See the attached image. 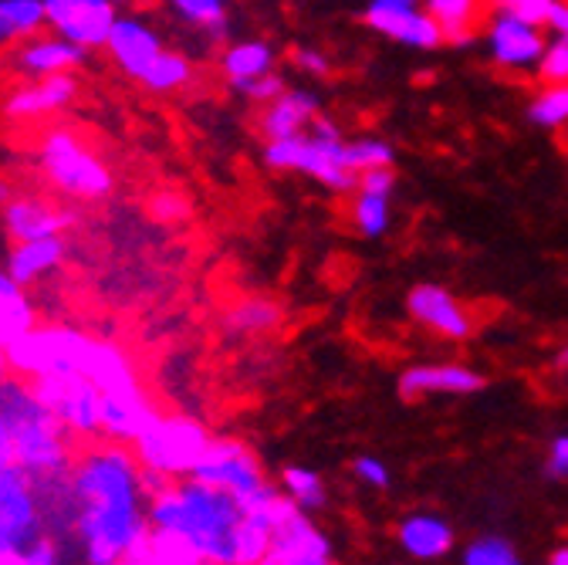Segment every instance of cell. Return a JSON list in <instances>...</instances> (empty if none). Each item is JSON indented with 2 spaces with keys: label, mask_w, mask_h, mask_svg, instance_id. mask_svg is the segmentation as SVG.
Segmentation results:
<instances>
[{
  "label": "cell",
  "mask_w": 568,
  "mask_h": 565,
  "mask_svg": "<svg viewBox=\"0 0 568 565\" xmlns=\"http://www.w3.org/2000/svg\"><path fill=\"white\" fill-rule=\"evenodd\" d=\"M48 532L58 535L75 565H112L150 538V498L132 447L112 441L82 444L64 477L38 481Z\"/></svg>",
  "instance_id": "cell-1"
},
{
  "label": "cell",
  "mask_w": 568,
  "mask_h": 565,
  "mask_svg": "<svg viewBox=\"0 0 568 565\" xmlns=\"http://www.w3.org/2000/svg\"><path fill=\"white\" fill-rule=\"evenodd\" d=\"M150 522L190 542L206 565H257L271 548V518L244 512L234 494L196 477L153 491Z\"/></svg>",
  "instance_id": "cell-2"
},
{
  "label": "cell",
  "mask_w": 568,
  "mask_h": 565,
  "mask_svg": "<svg viewBox=\"0 0 568 565\" xmlns=\"http://www.w3.org/2000/svg\"><path fill=\"white\" fill-rule=\"evenodd\" d=\"M0 413L8 416L14 464L24 474H31L34 481H54L68 474L79 444L64 434V427L38 400L28 380H18L11 373L0 380Z\"/></svg>",
  "instance_id": "cell-3"
},
{
  "label": "cell",
  "mask_w": 568,
  "mask_h": 565,
  "mask_svg": "<svg viewBox=\"0 0 568 565\" xmlns=\"http://www.w3.org/2000/svg\"><path fill=\"white\" fill-rule=\"evenodd\" d=\"M213 434L203 420L190 413H156V420L139 434L132 444V454L146 474L150 491H160L163 484L193 477L203 451L210 447Z\"/></svg>",
  "instance_id": "cell-4"
},
{
  "label": "cell",
  "mask_w": 568,
  "mask_h": 565,
  "mask_svg": "<svg viewBox=\"0 0 568 565\" xmlns=\"http://www.w3.org/2000/svg\"><path fill=\"white\" fill-rule=\"evenodd\" d=\"M95 342L99 335L75 329V325H61V322H38L31 332L4 345L8 356V373L18 380H48V376H85L95 356Z\"/></svg>",
  "instance_id": "cell-5"
},
{
  "label": "cell",
  "mask_w": 568,
  "mask_h": 565,
  "mask_svg": "<svg viewBox=\"0 0 568 565\" xmlns=\"http://www.w3.org/2000/svg\"><path fill=\"white\" fill-rule=\"evenodd\" d=\"M38 167L51 190L64 200L95 203L115 190V176L109 163L85 143L75 129L51 125L41 132L38 143Z\"/></svg>",
  "instance_id": "cell-6"
},
{
  "label": "cell",
  "mask_w": 568,
  "mask_h": 565,
  "mask_svg": "<svg viewBox=\"0 0 568 565\" xmlns=\"http://www.w3.org/2000/svg\"><path fill=\"white\" fill-rule=\"evenodd\" d=\"M264 163L271 170H284V173H305L335 193L359 190V173L345 167L342 129L325 115H315L308 132H302V135L271 139L264 147Z\"/></svg>",
  "instance_id": "cell-7"
},
{
  "label": "cell",
  "mask_w": 568,
  "mask_h": 565,
  "mask_svg": "<svg viewBox=\"0 0 568 565\" xmlns=\"http://www.w3.org/2000/svg\"><path fill=\"white\" fill-rule=\"evenodd\" d=\"M257 565H338L332 552V538L312 522L308 512L277 498L271 512V548Z\"/></svg>",
  "instance_id": "cell-8"
},
{
  "label": "cell",
  "mask_w": 568,
  "mask_h": 565,
  "mask_svg": "<svg viewBox=\"0 0 568 565\" xmlns=\"http://www.w3.org/2000/svg\"><path fill=\"white\" fill-rule=\"evenodd\" d=\"M38 400L54 413V420L64 427V434L82 444L102 441V427H99V416H102V390L85 380V376H48V380H34L31 383Z\"/></svg>",
  "instance_id": "cell-9"
},
{
  "label": "cell",
  "mask_w": 568,
  "mask_h": 565,
  "mask_svg": "<svg viewBox=\"0 0 568 565\" xmlns=\"http://www.w3.org/2000/svg\"><path fill=\"white\" fill-rule=\"evenodd\" d=\"M48 532L41 487L18 464H0V552L21 548Z\"/></svg>",
  "instance_id": "cell-10"
},
{
  "label": "cell",
  "mask_w": 568,
  "mask_h": 565,
  "mask_svg": "<svg viewBox=\"0 0 568 565\" xmlns=\"http://www.w3.org/2000/svg\"><path fill=\"white\" fill-rule=\"evenodd\" d=\"M193 477L210 484V487H221V491L234 494L237 502L251 498V494H257L261 487L271 484L254 447L244 444L241 437H221V434H213V441L203 451Z\"/></svg>",
  "instance_id": "cell-11"
},
{
  "label": "cell",
  "mask_w": 568,
  "mask_h": 565,
  "mask_svg": "<svg viewBox=\"0 0 568 565\" xmlns=\"http://www.w3.org/2000/svg\"><path fill=\"white\" fill-rule=\"evenodd\" d=\"M115 4L119 0H44V21L58 38L99 51L119 21Z\"/></svg>",
  "instance_id": "cell-12"
},
{
  "label": "cell",
  "mask_w": 568,
  "mask_h": 565,
  "mask_svg": "<svg viewBox=\"0 0 568 565\" xmlns=\"http://www.w3.org/2000/svg\"><path fill=\"white\" fill-rule=\"evenodd\" d=\"M0 228H4V238L11 244L54 238V234H64L68 228H75V210L58 200H48L41 193L18 190L4 206H0Z\"/></svg>",
  "instance_id": "cell-13"
},
{
  "label": "cell",
  "mask_w": 568,
  "mask_h": 565,
  "mask_svg": "<svg viewBox=\"0 0 568 565\" xmlns=\"http://www.w3.org/2000/svg\"><path fill=\"white\" fill-rule=\"evenodd\" d=\"M363 18L376 34H386L416 51H434L444 44L437 21L423 11V0H369Z\"/></svg>",
  "instance_id": "cell-14"
},
{
  "label": "cell",
  "mask_w": 568,
  "mask_h": 565,
  "mask_svg": "<svg viewBox=\"0 0 568 565\" xmlns=\"http://www.w3.org/2000/svg\"><path fill=\"white\" fill-rule=\"evenodd\" d=\"M156 413H160L156 400L139 380L115 386V390H105L102 393V416H99L102 441L132 447L139 441V434L156 420Z\"/></svg>",
  "instance_id": "cell-15"
},
{
  "label": "cell",
  "mask_w": 568,
  "mask_h": 565,
  "mask_svg": "<svg viewBox=\"0 0 568 565\" xmlns=\"http://www.w3.org/2000/svg\"><path fill=\"white\" fill-rule=\"evenodd\" d=\"M487 386V376L467 363H419L399 373L396 393L406 403L426 396H474Z\"/></svg>",
  "instance_id": "cell-16"
},
{
  "label": "cell",
  "mask_w": 568,
  "mask_h": 565,
  "mask_svg": "<svg viewBox=\"0 0 568 565\" xmlns=\"http://www.w3.org/2000/svg\"><path fill=\"white\" fill-rule=\"evenodd\" d=\"M406 312L423 325L430 329L434 335L440 339H450V342H464L470 339L474 332V319L470 312L460 305V299L444 289V285H416L409 289L406 295Z\"/></svg>",
  "instance_id": "cell-17"
},
{
  "label": "cell",
  "mask_w": 568,
  "mask_h": 565,
  "mask_svg": "<svg viewBox=\"0 0 568 565\" xmlns=\"http://www.w3.org/2000/svg\"><path fill=\"white\" fill-rule=\"evenodd\" d=\"M102 51L112 58V64L119 68L125 79L139 82L142 72H146V68L156 61V54H163V38L142 18L119 14V21H115V28H112V34H109Z\"/></svg>",
  "instance_id": "cell-18"
},
{
  "label": "cell",
  "mask_w": 568,
  "mask_h": 565,
  "mask_svg": "<svg viewBox=\"0 0 568 565\" xmlns=\"http://www.w3.org/2000/svg\"><path fill=\"white\" fill-rule=\"evenodd\" d=\"M75 99H79V79L75 75L71 72L68 75H48V79H34L28 85H18L4 102H0V112H4L11 122H31V119L64 112Z\"/></svg>",
  "instance_id": "cell-19"
},
{
  "label": "cell",
  "mask_w": 568,
  "mask_h": 565,
  "mask_svg": "<svg viewBox=\"0 0 568 565\" xmlns=\"http://www.w3.org/2000/svg\"><path fill=\"white\" fill-rule=\"evenodd\" d=\"M396 545L416 562H440L454 552L457 532L444 512L416 508L396 522Z\"/></svg>",
  "instance_id": "cell-20"
},
{
  "label": "cell",
  "mask_w": 568,
  "mask_h": 565,
  "mask_svg": "<svg viewBox=\"0 0 568 565\" xmlns=\"http://www.w3.org/2000/svg\"><path fill=\"white\" fill-rule=\"evenodd\" d=\"M89 48L82 44H71L64 38H58L54 31H41L28 41L18 44L14 51V68L21 75L28 79H48V75H68L75 72V68H82L89 61Z\"/></svg>",
  "instance_id": "cell-21"
},
{
  "label": "cell",
  "mask_w": 568,
  "mask_h": 565,
  "mask_svg": "<svg viewBox=\"0 0 568 565\" xmlns=\"http://www.w3.org/2000/svg\"><path fill=\"white\" fill-rule=\"evenodd\" d=\"M64 261H68V238L54 234V238L11 244V251L4 258V268H8V274L18 281V285L34 289V285H41V281L54 278L64 268Z\"/></svg>",
  "instance_id": "cell-22"
},
{
  "label": "cell",
  "mask_w": 568,
  "mask_h": 565,
  "mask_svg": "<svg viewBox=\"0 0 568 565\" xmlns=\"http://www.w3.org/2000/svg\"><path fill=\"white\" fill-rule=\"evenodd\" d=\"M487 48H490V58L501 68H531L545 54V38L538 28L525 21L497 14L487 28Z\"/></svg>",
  "instance_id": "cell-23"
},
{
  "label": "cell",
  "mask_w": 568,
  "mask_h": 565,
  "mask_svg": "<svg viewBox=\"0 0 568 565\" xmlns=\"http://www.w3.org/2000/svg\"><path fill=\"white\" fill-rule=\"evenodd\" d=\"M322 115V99L308 89H288L284 95H277L271 105H264L261 115V135L267 139H292L308 132L312 119Z\"/></svg>",
  "instance_id": "cell-24"
},
{
  "label": "cell",
  "mask_w": 568,
  "mask_h": 565,
  "mask_svg": "<svg viewBox=\"0 0 568 565\" xmlns=\"http://www.w3.org/2000/svg\"><path fill=\"white\" fill-rule=\"evenodd\" d=\"M28 292L31 289L18 285V281L8 274V268L0 264V345L21 339L24 332H31L41 322Z\"/></svg>",
  "instance_id": "cell-25"
},
{
  "label": "cell",
  "mask_w": 568,
  "mask_h": 565,
  "mask_svg": "<svg viewBox=\"0 0 568 565\" xmlns=\"http://www.w3.org/2000/svg\"><path fill=\"white\" fill-rule=\"evenodd\" d=\"M274 61H277V54L267 41H237L224 51L221 68H224V75L231 79L234 89H244V85L271 75Z\"/></svg>",
  "instance_id": "cell-26"
},
{
  "label": "cell",
  "mask_w": 568,
  "mask_h": 565,
  "mask_svg": "<svg viewBox=\"0 0 568 565\" xmlns=\"http://www.w3.org/2000/svg\"><path fill=\"white\" fill-rule=\"evenodd\" d=\"M423 11L437 21L444 44H470L474 41L480 0H423Z\"/></svg>",
  "instance_id": "cell-27"
},
{
  "label": "cell",
  "mask_w": 568,
  "mask_h": 565,
  "mask_svg": "<svg viewBox=\"0 0 568 565\" xmlns=\"http://www.w3.org/2000/svg\"><path fill=\"white\" fill-rule=\"evenodd\" d=\"M277 491L288 498L292 505H298L302 512L315 515L328 505V487H325V477L315 471V467H305V464H288L281 467L277 474Z\"/></svg>",
  "instance_id": "cell-28"
},
{
  "label": "cell",
  "mask_w": 568,
  "mask_h": 565,
  "mask_svg": "<svg viewBox=\"0 0 568 565\" xmlns=\"http://www.w3.org/2000/svg\"><path fill=\"white\" fill-rule=\"evenodd\" d=\"M44 28V0H0V44H21Z\"/></svg>",
  "instance_id": "cell-29"
},
{
  "label": "cell",
  "mask_w": 568,
  "mask_h": 565,
  "mask_svg": "<svg viewBox=\"0 0 568 565\" xmlns=\"http://www.w3.org/2000/svg\"><path fill=\"white\" fill-rule=\"evenodd\" d=\"M281 325V309L271 299H241L227 315H224V329L227 335L237 339H254V335H267Z\"/></svg>",
  "instance_id": "cell-30"
},
{
  "label": "cell",
  "mask_w": 568,
  "mask_h": 565,
  "mask_svg": "<svg viewBox=\"0 0 568 565\" xmlns=\"http://www.w3.org/2000/svg\"><path fill=\"white\" fill-rule=\"evenodd\" d=\"M190 79H193V64H190V58L180 54V51L163 48V54H156V61L146 68V72H142L139 85L146 89V92H153V95H170V92L186 89Z\"/></svg>",
  "instance_id": "cell-31"
},
{
  "label": "cell",
  "mask_w": 568,
  "mask_h": 565,
  "mask_svg": "<svg viewBox=\"0 0 568 565\" xmlns=\"http://www.w3.org/2000/svg\"><path fill=\"white\" fill-rule=\"evenodd\" d=\"M135 562L139 565H206L203 555L190 542L160 528H153L150 538L142 542V548L135 552Z\"/></svg>",
  "instance_id": "cell-32"
},
{
  "label": "cell",
  "mask_w": 568,
  "mask_h": 565,
  "mask_svg": "<svg viewBox=\"0 0 568 565\" xmlns=\"http://www.w3.org/2000/svg\"><path fill=\"white\" fill-rule=\"evenodd\" d=\"M460 565H528V562H525V555L518 552V545L508 535L484 532V535H474L464 545Z\"/></svg>",
  "instance_id": "cell-33"
},
{
  "label": "cell",
  "mask_w": 568,
  "mask_h": 565,
  "mask_svg": "<svg viewBox=\"0 0 568 565\" xmlns=\"http://www.w3.org/2000/svg\"><path fill=\"white\" fill-rule=\"evenodd\" d=\"M166 4L180 21L206 31L210 38L227 34V0H166Z\"/></svg>",
  "instance_id": "cell-34"
},
{
  "label": "cell",
  "mask_w": 568,
  "mask_h": 565,
  "mask_svg": "<svg viewBox=\"0 0 568 565\" xmlns=\"http://www.w3.org/2000/svg\"><path fill=\"white\" fill-rule=\"evenodd\" d=\"M4 565H75V555H71V548L58 535L44 532L28 545L4 552Z\"/></svg>",
  "instance_id": "cell-35"
},
{
  "label": "cell",
  "mask_w": 568,
  "mask_h": 565,
  "mask_svg": "<svg viewBox=\"0 0 568 565\" xmlns=\"http://www.w3.org/2000/svg\"><path fill=\"white\" fill-rule=\"evenodd\" d=\"M352 221L359 228L363 238H383L393 224V210H389V196H379V193H363L355 196L352 203Z\"/></svg>",
  "instance_id": "cell-36"
},
{
  "label": "cell",
  "mask_w": 568,
  "mask_h": 565,
  "mask_svg": "<svg viewBox=\"0 0 568 565\" xmlns=\"http://www.w3.org/2000/svg\"><path fill=\"white\" fill-rule=\"evenodd\" d=\"M396 163V147L389 139H355V143H345V167L355 173L366 170H379V167H393Z\"/></svg>",
  "instance_id": "cell-37"
},
{
  "label": "cell",
  "mask_w": 568,
  "mask_h": 565,
  "mask_svg": "<svg viewBox=\"0 0 568 565\" xmlns=\"http://www.w3.org/2000/svg\"><path fill=\"white\" fill-rule=\"evenodd\" d=\"M528 119L541 129H558L568 125V82L548 85L541 89L531 102H528Z\"/></svg>",
  "instance_id": "cell-38"
},
{
  "label": "cell",
  "mask_w": 568,
  "mask_h": 565,
  "mask_svg": "<svg viewBox=\"0 0 568 565\" xmlns=\"http://www.w3.org/2000/svg\"><path fill=\"white\" fill-rule=\"evenodd\" d=\"M558 0H494L497 14H508L515 21H525L531 28H545Z\"/></svg>",
  "instance_id": "cell-39"
},
{
  "label": "cell",
  "mask_w": 568,
  "mask_h": 565,
  "mask_svg": "<svg viewBox=\"0 0 568 565\" xmlns=\"http://www.w3.org/2000/svg\"><path fill=\"white\" fill-rule=\"evenodd\" d=\"M352 481L366 491H389L393 487V471L383 457L376 454H359L352 461Z\"/></svg>",
  "instance_id": "cell-40"
},
{
  "label": "cell",
  "mask_w": 568,
  "mask_h": 565,
  "mask_svg": "<svg viewBox=\"0 0 568 565\" xmlns=\"http://www.w3.org/2000/svg\"><path fill=\"white\" fill-rule=\"evenodd\" d=\"M538 75L548 85L568 82V41L565 38H555L551 44H545V54L538 61Z\"/></svg>",
  "instance_id": "cell-41"
},
{
  "label": "cell",
  "mask_w": 568,
  "mask_h": 565,
  "mask_svg": "<svg viewBox=\"0 0 568 565\" xmlns=\"http://www.w3.org/2000/svg\"><path fill=\"white\" fill-rule=\"evenodd\" d=\"M545 477L568 481V434H555L545 447Z\"/></svg>",
  "instance_id": "cell-42"
},
{
  "label": "cell",
  "mask_w": 568,
  "mask_h": 565,
  "mask_svg": "<svg viewBox=\"0 0 568 565\" xmlns=\"http://www.w3.org/2000/svg\"><path fill=\"white\" fill-rule=\"evenodd\" d=\"M153 214L160 221H186L190 218V200L173 193V190H163L160 196H153Z\"/></svg>",
  "instance_id": "cell-43"
},
{
  "label": "cell",
  "mask_w": 568,
  "mask_h": 565,
  "mask_svg": "<svg viewBox=\"0 0 568 565\" xmlns=\"http://www.w3.org/2000/svg\"><path fill=\"white\" fill-rule=\"evenodd\" d=\"M241 92H244L251 102H257V105H271L277 95L288 92V85H284V79H281L277 72H271V75H264V79H257V82L244 85Z\"/></svg>",
  "instance_id": "cell-44"
},
{
  "label": "cell",
  "mask_w": 568,
  "mask_h": 565,
  "mask_svg": "<svg viewBox=\"0 0 568 565\" xmlns=\"http://www.w3.org/2000/svg\"><path fill=\"white\" fill-rule=\"evenodd\" d=\"M359 190H363V193L393 196V190H396V170H393V167H379V170L359 173Z\"/></svg>",
  "instance_id": "cell-45"
},
{
  "label": "cell",
  "mask_w": 568,
  "mask_h": 565,
  "mask_svg": "<svg viewBox=\"0 0 568 565\" xmlns=\"http://www.w3.org/2000/svg\"><path fill=\"white\" fill-rule=\"evenodd\" d=\"M295 64L302 68L305 75H312V79H325V75L332 72L328 54L318 51V48H298V51H295Z\"/></svg>",
  "instance_id": "cell-46"
},
{
  "label": "cell",
  "mask_w": 568,
  "mask_h": 565,
  "mask_svg": "<svg viewBox=\"0 0 568 565\" xmlns=\"http://www.w3.org/2000/svg\"><path fill=\"white\" fill-rule=\"evenodd\" d=\"M545 28H551L555 38H565L568 41V4H565V0H558V4H555V11H551V18H548Z\"/></svg>",
  "instance_id": "cell-47"
},
{
  "label": "cell",
  "mask_w": 568,
  "mask_h": 565,
  "mask_svg": "<svg viewBox=\"0 0 568 565\" xmlns=\"http://www.w3.org/2000/svg\"><path fill=\"white\" fill-rule=\"evenodd\" d=\"M0 464H14V451H11V427L8 416L0 413Z\"/></svg>",
  "instance_id": "cell-48"
},
{
  "label": "cell",
  "mask_w": 568,
  "mask_h": 565,
  "mask_svg": "<svg viewBox=\"0 0 568 565\" xmlns=\"http://www.w3.org/2000/svg\"><path fill=\"white\" fill-rule=\"evenodd\" d=\"M14 193H18V186H14L11 180H4V176H0V206H4V203H8V200L14 196Z\"/></svg>",
  "instance_id": "cell-49"
},
{
  "label": "cell",
  "mask_w": 568,
  "mask_h": 565,
  "mask_svg": "<svg viewBox=\"0 0 568 565\" xmlns=\"http://www.w3.org/2000/svg\"><path fill=\"white\" fill-rule=\"evenodd\" d=\"M545 565H568V545H558L551 555H548V562Z\"/></svg>",
  "instance_id": "cell-50"
},
{
  "label": "cell",
  "mask_w": 568,
  "mask_h": 565,
  "mask_svg": "<svg viewBox=\"0 0 568 565\" xmlns=\"http://www.w3.org/2000/svg\"><path fill=\"white\" fill-rule=\"evenodd\" d=\"M555 370L568 373V345H561V349H558V356H555Z\"/></svg>",
  "instance_id": "cell-51"
},
{
  "label": "cell",
  "mask_w": 568,
  "mask_h": 565,
  "mask_svg": "<svg viewBox=\"0 0 568 565\" xmlns=\"http://www.w3.org/2000/svg\"><path fill=\"white\" fill-rule=\"evenodd\" d=\"M8 376V356H4V345H0V380Z\"/></svg>",
  "instance_id": "cell-52"
},
{
  "label": "cell",
  "mask_w": 568,
  "mask_h": 565,
  "mask_svg": "<svg viewBox=\"0 0 568 565\" xmlns=\"http://www.w3.org/2000/svg\"><path fill=\"white\" fill-rule=\"evenodd\" d=\"M112 565H139V562H135V555H129V558H119V562H112Z\"/></svg>",
  "instance_id": "cell-53"
},
{
  "label": "cell",
  "mask_w": 568,
  "mask_h": 565,
  "mask_svg": "<svg viewBox=\"0 0 568 565\" xmlns=\"http://www.w3.org/2000/svg\"><path fill=\"white\" fill-rule=\"evenodd\" d=\"M0 565H4V552H0Z\"/></svg>",
  "instance_id": "cell-54"
}]
</instances>
